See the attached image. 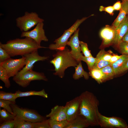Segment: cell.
<instances>
[{
	"label": "cell",
	"instance_id": "6da1fadb",
	"mask_svg": "<svg viewBox=\"0 0 128 128\" xmlns=\"http://www.w3.org/2000/svg\"><path fill=\"white\" fill-rule=\"evenodd\" d=\"M79 96L80 102L79 114L86 118L90 126H98L97 113L99 102L96 97L87 91L82 92Z\"/></svg>",
	"mask_w": 128,
	"mask_h": 128
},
{
	"label": "cell",
	"instance_id": "7a4b0ae2",
	"mask_svg": "<svg viewBox=\"0 0 128 128\" xmlns=\"http://www.w3.org/2000/svg\"><path fill=\"white\" fill-rule=\"evenodd\" d=\"M0 46L11 57L18 55L22 56L39 49L46 48L39 46L34 40L28 37L10 40L5 44L0 42Z\"/></svg>",
	"mask_w": 128,
	"mask_h": 128
},
{
	"label": "cell",
	"instance_id": "3957f363",
	"mask_svg": "<svg viewBox=\"0 0 128 128\" xmlns=\"http://www.w3.org/2000/svg\"><path fill=\"white\" fill-rule=\"evenodd\" d=\"M70 50L67 48L62 50L57 51L53 55V59L50 62L54 65L55 72L54 75L63 78L64 75V71L68 67H75L78 62L72 55Z\"/></svg>",
	"mask_w": 128,
	"mask_h": 128
},
{
	"label": "cell",
	"instance_id": "277c9868",
	"mask_svg": "<svg viewBox=\"0 0 128 128\" xmlns=\"http://www.w3.org/2000/svg\"><path fill=\"white\" fill-rule=\"evenodd\" d=\"M94 15L92 14L88 17H85L81 19H77L71 27L64 31L61 37L55 40L54 41L55 44L50 45L49 48L51 50L56 51L64 50L67 45L69 38L77 29L79 25L88 18Z\"/></svg>",
	"mask_w": 128,
	"mask_h": 128
},
{
	"label": "cell",
	"instance_id": "5b68a950",
	"mask_svg": "<svg viewBox=\"0 0 128 128\" xmlns=\"http://www.w3.org/2000/svg\"><path fill=\"white\" fill-rule=\"evenodd\" d=\"M12 110L14 118L23 120L34 123L42 121L46 119L34 110L20 107L15 103L10 105Z\"/></svg>",
	"mask_w": 128,
	"mask_h": 128
},
{
	"label": "cell",
	"instance_id": "8992f818",
	"mask_svg": "<svg viewBox=\"0 0 128 128\" xmlns=\"http://www.w3.org/2000/svg\"><path fill=\"white\" fill-rule=\"evenodd\" d=\"M16 21L17 26L22 32H26L38 23L43 22L44 20L35 12H26L24 15L17 18Z\"/></svg>",
	"mask_w": 128,
	"mask_h": 128
},
{
	"label": "cell",
	"instance_id": "52a82bcc",
	"mask_svg": "<svg viewBox=\"0 0 128 128\" xmlns=\"http://www.w3.org/2000/svg\"><path fill=\"white\" fill-rule=\"evenodd\" d=\"M13 80L20 86L25 88L32 81L43 80L47 81L48 79L43 73L32 70L27 71L19 75H15L13 77Z\"/></svg>",
	"mask_w": 128,
	"mask_h": 128
},
{
	"label": "cell",
	"instance_id": "ba28073f",
	"mask_svg": "<svg viewBox=\"0 0 128 128\" xmlns=\"http://www.w3.org/2000/svg\"><path fill=\"white\" fill-rule=\"evenodd\" d=\"M98 126L103 128H127L125 121L122 118L108 117L101 114L98 111L97 113Z\"/></svg>",
	"mask_w": 128,
	"mask_h": 128
},
{
	"label": "cell",
	"instance_id": "9c48e42d",
	"mask_svg": "<svg viewBox=\"0 0 128 128\" xmlns=\"http://www.w3.org/2000/svg\"><path fill=\"white\" fill-rule=\"evenodd\" d=\"M19 59L10 58L4 62L0 63L5 69L9 78L16 75L25 65V58L23 56Z\"/></svg>",
	"mask_w": 128,
	"mask_h": 128
},
{
	"label": "cell",
	"instance_id": "30bf717a",
	"mask_svg": "<svg viewBox=\"0 0 128 128\" xmlns=\"http://www.w3.org/2000/svg\"><path fill=\"white\" fill-rule=\"evenodd\" d=\"M43 22L38 23L32 30L26 32H22L21 37H28L34 40L38 44L41 46V41H48V39L45 35L43 28Z\"/></svg>",
	"mask_w": 128,
	"mask_h": 128
},
{
	"label": "cell",
	"instance_id": "8fae6325",
	"mask_svg": "<svg viewBox=\"0 0 128 128\" xmlns=\"http://www.w3.org/2000/svg\"><path fill=\"white\" fill-rule=\"evenodd\" d=\"M23 56L25 58V66L16 75H19L27 71L32 70L35 63L38 61L45 60L49 58L48 57L39 55L38 50Z\"/></svg>",
	"mask_w": 128,
	"mask_h": 128
},
{
	"label": "cell",
	"instance_id": "7c38bea8",
	"mask_svg": "<svg viewBox=\"0 0 128 128\" xmlns=\"http://www.w3.org/2000/svg\"><path fill=\"white\" fill-rule=\"evenodd\" d=\"M80 100L79 96H77L67 102L64 106L67 120L70 122L79 114Z\"/></svg>",
	"mask_w": 128,
	"mask_h": 128
},
{
	"label": "cell",
	"instance_id": "4fadbf2b",
	"mask_svg": "<svg viewBox=\"0 0 128 128\" xmlns=\"http://www.w3.org/2000/svg\"><path fill=\"white\" fill-rule=\"evenodd\" d=\"M79 28L75 32L73 35L68 41L67 45L70 46L71 50L70 53L73 57L78 62L81 61L82 57L83 55L81 53L79 41L78 38Z\"/></svg>",
	"mask_w": 128,
	"mask_h": 128
},
{
	"label": "cell",
	"instance_id": "5bb4252c",
	"mask_svg": "<svg viewBox=\"0 0 128 128\" xmlns=\"http://www.w3.org/2000/svg\"><path fill=\"white\" fill-rule=\"evenodd\" d=\"M115 29L112 25H106L101 30L100 34L102 39L103 46H106L113 44L115 36Z\"/></svg>",
	"mask_w": 128,
	"mask_h": 128
},
{
	"label": "cell",
	"instance_id": "9a60e30c",
	"mask_svg": "<svg viewBox=\"0 0 128 128\" xmlns=\"http://www.w3.org/2000/svg\"><path fill=\"white\" fill-rule=\"evenodd\" d=\"M128 30V15L115 28V36L113 43L118 46L122 38Z\"/></svg>",
	"mask_w": 128,
	"mask_h": 128
},
{
	"label": "cell",
	"instance_id": "2e32d148",
	"mask_svg": "<svg viewBox=\"0 0 128 128\" xmlns=\"http://www.w3.org/2000/svg\"><path fill=\"white\" fill-rule=\"evenodd\" d=\"M46 117L57 121L67 120L64 106L58 105H56L51 109L50 113L46 115Z\"/></svg>",
	"mask_w": 128,
	"mask_h": 128
},
{
	"label": "cell",
	"instance_id": "e0dca14e",
	"mask_svg": "<svg viewBox=\"0 0 128 128\" xmlns=\"http://www.w3.org/2000/svg\"><path fill=\"white\" fill-rule=\"evenodd\" d=\"M90 126L86 118L79 114L71 121L69 122L65 128H84Z\"/></svg>",
	"mask_w": 128,
	"mask_h": 128
},
{
	"label": "cell",
	"instance_id": "ac0fdd59",
	"mask_svg": "<svg viewBox=\"0 0 128 128\" xmlns=\"http://www.w3.org/2000/svg\"><path fill=\"white\" fill-rule=\"evenodd\" d=\"M121 7L117 17L112 25L115 28L124 19L128 13V3L126 0H122Z\"/></svg>",
	"mask_w": 128,
	"mask_h": 128
},
{
	"label": "cell",
	"instance_id": "d6986e66",
	"mask_svg": "<svg viewBox=\"0 0 128 128\" xmlns=\"http://www.w3.org/2000/svg\"><path fill=\"white\" fill-rule=\"evenodd\" d=\"M128 59V55L122 54L116 61L111 64L115 76L123 73V70Z\"/></svg>",
	"mask_w": 128,
	"mask_h": 128
},
{
	"label": "cell",
	"instance_id": "ffe728a7",
	"mask_svg": "<svg viewBox=\"0 0 128 128\" xmlns=\"http://www.w3.org/2000/svg\"><path fill=\"white\" fill-rule=\"evenodd\" d=\"M81 61H79L78 65L75 67V72L73 75V78L77 80L83 77L85 79L88 80L89 78V73L84 70Z\"/></svg>",
	"mask_w": 128,
	"mask_h": 128
},
{
	"label": "cell",
	"instance_id": "44dd1931",
	"mask_svg": "<svg viewBox=\"0 0 128 128\" xmlns=\"http://www.w3.org/2000/svg\"><path fill=\"white\" fill-rule=\"evenodd\" d=\"M15 93H16L18 98L32 96H39L46 98H47L48 97V94L46 92L44 89L39 91H31L23 92L19 90H18L16 91Z\"/></svg>",
	"mask_w": 128,
	"mask_h": 128
},
{
	"label": "cell",
	"instance_id": "7402d4cb",
	"mask_svg": "<svg viewBox=\"0 0 128 128\" xmlns=\"http://www.w3.org/2000/svg\"><path fill=\"white\" fill-rule=\"evenodd\" d=\"M89 74L99 84L105 81L104 75L100 69H92L89 70Z\"/></svg>",
	"mask_w": 128,
	"mask_h": 128
},
{
	"label": "cell",
	"instance_id": "603a6c76",
	"mask_svg": "<svg viewBox=\"0 0 128 128\" xmlns=\"http://www.w3.org/2000/svg\"><path fill=\"white\" fill-rule=\"evenodd\" d=\"M104 75L105 81L111 79L115 76L111 65H109L100 69Z\"/></svg>",
	"mask_w": 128,
	"mask_h": 128
},
{
	"label": "cell",
	"instance_id": "cb8c5ba5",
	"mask_svg": "<svg viewBox=\"0 0 128 128\" xmlns=\"http://www.w3.org/2000/svg\"><path fill=\"white\" fill-rule=\"evenodd\" d=\"M14 128H33V123L23 120L14 118Z\"/></svg>",
	"mask_w": 128,
	"mask_h": 128
},
{
	"label": "cell",
	"instance_id": "d4e9b609",
	"mask_svg": "<svg viewBox=\"0 0 128 128\" xmlns=\"http://www.w3.org/2000/svg\"><path fill=\"white\" fill-rule=\"evenodd\" d=\"M9 78L5 69L0 65V79L4 83L5 87L8 88L11 85Z\"/></svg>",
	"mask_w": 128,
	"mask_h": 128
},
{
	"label": "cell",
	"instance_id": "484cf974",
	"mask_svg": "<svg viewBox=\"0 0 128 128\" xmlns=\"http://www.w3.org/2000/svg\"><path fill=\"white\" fill-rule=\"evenodd\" d=\"M48 122L50 128H65L69 123L67 120L57 121L50 119H48Z\"/></svg>",
	"mask_w": 128,
	"mask_h": 128
},
{
	"label": "cell",
	"instance_id": "4316f807",
	"mask_svg": "<svg viewBox=\"0 0 128 128\" xmlns=\"http://www.w3.org/2000/svg\"><path fill=\"white\" fill-rule=\"evenodd\" d=\"M18 98L16 93L7 92L3 91H0V99L9 101L15 103V100Z\"/></svg>",
	"mask_w": 128,
	"mask_h": 128
},
{
	"label": "cell",
	"instance_id": "83f0119b",
	"mask_svg": "<svg viewBox=\"0 0 128 128\" xmlns=\"http://www.w3.org/2000/svg\"><path fill=\"white\" fill-rule=\"evenodd\" d=\"M0 120L3 121L14 120L15 117L13 114H11L4 109H0Z\"/></svg>",
	"mask_w": 128,
	"mask_h": 128
},
{
	"label": "cell",
	"instance_id": "f1b7e54d",
	"mask_svg": "<svg viewBox=\"0 0 128 128\" xmlns=\"http://www.w3.org/2000/svg\"><path fill=\"white\" fill-rule=\"evenodd\" d=\"M97 60L96 58L93 56L86 57L83 55L81 57V61L85 62L87 64L89 70L92 69Z\"/></svg>",
	"mask_w": 128,
	"mask_h": 128
},
{
	"label": "cell",
	"instance_id": "f546056e",
	"mask_svg": "<svg viewBox=\"0 0 128 128\" xmlns=\"http://www.w3.org/2000/svg\"><path fill=\"white\" fill-rule=\"evenodd\" d=\"M97 59L93 69H100L109 65H111L110 61L104 60L101 59L96 57Z\"/></svg>",
	"mask_w": 128,
	"mask_h": 128
},
{
	"label": "cell",
	"instance_id": "4dcf8cb0",
	"mask_svg": "<svg viewBox=\"0 0 128 128\" xmlns=\"http://www.w3.org/2000/svg\"><path fill=\"white\" fill-rule=\"evenodd\" d=\"M15 103L9 101L0 99V107L5 109L10 113L13 114L12 109L10 105Z\"/></svg>",
	"mask_w": 128,
	"mask_h": 128
},
{
	"label": "cell",
	"instance_id": "1f68e13d",
	"mask_svg": "<svg viewBox=\"0 0 128 128\" xmlns=\"http://www.w3.org/2000/svg\"><path fill=\"white\" fill-rule=\"evenodd\" d=\"M79 43L81 51L84 55V56L86 57L92 56L88 48L87 43L80 41H79Z\"/></svg>",
	"mask_w": 128,
	"mask_h": 128
},
{
	"label": "cell",
	"instance_id": "d6a6232c",
	"mask_svg": "<svg viewBox=\"0 0 128 128\" xmlns=\"http://www.w3.org/2000/svg\"><path fill=\"white\" fill-rule=\"evenodd\" d=\"M118 47L121 54L128 55V43L121 41Z\"/></svg>",
	"mask_w": 128,
	"mask_h": 128
},
{
	"label": "cell",
	"instance_id": "836d02e7",
	"mask_svg": "<svg viewBox=\"0 0 128 128\" xmlns=\"http://www.w3.org/2000/svg\"><path fill=\"white\" fill-rule=\"evenodd\" d=\"M33 123V128H50L49 123L48 119Z\"/></svg>",
	"mask_w": 128,
	"mask_h": 128
},
{
	"label": "cell",
	"instance_id": "e575fe53",
	"mask_svg": "<svg viewBox=\"0 0 128 128\" xmlns=\"http://www.w3.org/2000/svg\"><path fill=\"white\" fill-rule=\"evenodd\" d=\"M112 56L110 54L106 53L104 50L103 49L99 52L97 55L96 57L101 58L106 61H109Z\"/></svg>",
	"mask_w": 128,
	"mask_h": 128
},
{
	"label": "cell",
	"instance_id": "d590c367",
	"mask_svg": "<svg viewBox=\"0 0 128 128\" xmlns=\"http://www.w3.org/2000/svg\"><path fill=\"white\" fill-rule=\"evenodd\" d=\"M10 57L6 51L0 46V63L4 62Z\"/></svg>",
	"mask_w": 128,
	"mask_h": 128
},
{
	"label": "cell",
	"instance_id": "8d00e7d4",
	"mask_svg": "<svg viewBox=\"0 0 128 128\" xmlns=\"http://www.w3.org/2000/svg\"><path fill=\"white\" fill-rule=\"evenodd\" d=\"M14 127V119L3 121L0 125V128H13Z\"/></svg>",
	"mask_w": 128,
	"mask_h": 128
},
{
	"label": "cell",
	"instance_id": "74e56055",
	"mask_svg": "<svg viewBox=\"0 0 128 128\" xmlns=\"http://www.w3.org/2000/svg\"><path fill=\"white\" fill-rule=\"evenodd\" d=\"M99 10L101 12H106L110 15L113 16L114 14V10L113 6H110L106 7L101 6L100 7Z\"/></svg>",
	"mask_w": 128,
	"mask_h": 128
},
{
	"label": "cell",
	"instance_id": "f35d334b",
	"mask_svg": "<svg viewBox=\"0 0 128 128\" xmlns=\"http://www.w3.org/2000/svg\"><path fill=\"white\" fill-rule=\"evenodd\" d=\"M121 2L120 1H118L113 5V6L115 10H120L121 7Z\"/></svg>",
	"mask_w": 128,
	"mask_h": 128
},
{
	"label": "cell",
	"instance_id": "ab89813d",
	"mask_svg": "<svg viewBox=\"0 0 128 128\" xmlns=\"http://www.w3.org/2000/svg\"><path fill=\"white\" fill-rule=\"evenodd\" d=\"M121 56V55H117L112 56L110 59V64H112L118 60Z\"/></svg>",
	"mask_w": 128,
	"mask_h": 128
},
{
	"label": "cell",
	"instance_id": "60d3db41",
	"mask_svg": "<svg viewBox=\"0 0 128 128\" xmlns=\"http://www.w3.org/2000/svg\"><path fill=\"white\" fill-rule=\"evenodd\" d=\"M122 41L128 43V30L123 37Z\"/></svg>",
	"mask_w": 128,
	"mask_h": 128
},
{
	"label": "cell",
	"instance_id": "b9f144b4",
	"mask_svg": "<svg viewBox=\"0 0 128 128\" xmlns=\"http://www.w3.org/2000/svg\"><path fill=\"white\" fill-rule=\"evenodd\" d=\"M128 70V59L127 60L123 70V73Z\"/></svg>",
	"mask_w": 128,
	"mask_h": 128
},
{
	"label": "cell",
	"instance_id": "7bdbcfd3",
	"mask_svg": "<svg viewBox=\"0 0 128 128\" xmlns=\"http://www.w3.org/2000/svg\"><path fill=\"white\" fill-rule=\"evenodd\" d=\"M127 0V2H128V0Z\"/></svg>",
	"mask_w": 128,
	"mask_h": 128
}]
</instances>
